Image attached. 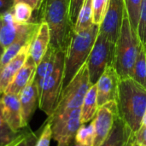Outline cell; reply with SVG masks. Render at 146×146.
Here are the masks:
<instances>
[{
	"instance_id": "obj_15",
	"label": "cell",
	"mask_w": 146,
	"mask_h": 146,
	"mask_svg": "<svg viewBox=\"0 0 146 146\" xmlns=\"http://www.w3.org/2000/svg\"><path fill=\"white\" fill-rule=\"evenodd\" d=\"M134 142V133L118 116L104 142L100 146H132Z\"/></svg>"
},
{
	"instance_id": "obj_30",
	"label": "cell",
	"mask_w": 146,
	"mask_h": 146,
	"mask_svg": "<svg viewBox=\"0 0 146 146\" xmlns=\"http://www.w3.org/2000/svg\"><path fill=\"white\" fill-rule=\"evenodd\" d=\"M38 136H39V133H38L37 132H35V133L32 132L27 127L26 134H25L23 139L21 140V142L20 143L19 146H35V143H36Z\"/></svg>"
},
{
	"instance_id": "obj_4",
	"label": "cell",
	"mask_w": 146,
	"mask_h": 146,
	"mask_svg": "<svg viewBox=\"0 0 146 146\" xmlns=\"http://www.w3.org/2000/svg\"><path fill=\"white\" fill-rule=\"evenodd\" d=\"M142 47L143 44L132 27L126 11L120 35L115 42L114 61V68L121 80L132 78L134 64Z\"/></svg>"
},
{
	"instance_id": "obj_7",
	"label": "cell",
	"mask_w": 146,
	"mask_h": 146,
	"mask_svg": "<svg viewBox=\"0 0 146 146\" xmlns=\"http://www.w3.org/2000/svg\"><path fill=\"white\" fill-rule=\"evenodd\" d=\"M115 50V43H113L105 36L98 33L86 61L92 86L97 84L107 67L114 66Z\"/></svg>"
},
{
	"instance_id": "obj_6",
	"label": "cell",
	"mask_w": 146,
	"mask_h": 146,
	"mask_svg": "<svg viewBox=\"0 0 146 146\" xmlns=\"http://www.w3.org/2000/svg\"><path fill=\"white\" fill-rule=\"evenodd\" d=\"M92 86L86 63L76 74L69 84L62 89L57 105L50 119L64 115L70 111L80 109L85 97Z\"/></svg>"
},
{
	"instance_id": "obj_26",
	"label": "cell",
	"mask_w": 146,
	"mask_h": 146,
	"mask_svg": "<svg viewBox=\"0 0 146 146\" xmlns=\"http://www.w3.org/2000/svg\"><path fill=\"white\" fill-rule=\"evenodd\" d=\"M108 4L109 0H92V18L94 24L100 26L103 22Z\"/></svg>"
},
{
	"instance_id": "obj_2",
	"label": "cell",
	"mask_w": 146,
	"mask_h": 146,
	"mask_svg": "<svg viewBox=\"0 0 146 146\" xmlns=\"http://www.w3.org/2000/svg\"><path fill=\"white\" fill-rule=\"evenodd\" d=\"M40 12V21L46 22L50 29V45L66 51L74 32L69 16V0H44Z\"/></svg>"
},
{
	"instance_id": "obj_16",
	"label": "cell",
	"mask_w": 146,
	"mask_h": 146,
	"mask_svg": "<svg viewBox=\"0 0 146 146\" xmlns=\"http://www.w3.org/2000/svg\"><path fill=\"white\" fill-rule=\"evenodd\" d=\"M27 24L16 23L12 16L11 10L0 17V44L6 49L20 35Z\"/></svg>"
},
{
	"instance_id": "obj_10",
	"label": "cell",
	"mask_w": 146,
	"mask_h": 146,
	"mask_svg": "<svg viewBox=\"0 0 146 146\" xmlns=\"http://www.w3.org/2000/svg\"><path fill=\"white\" fill-rule=\"evenodd\" d=\"M120 81L121 78L114 66L107 67L96 84L98 108L107 103L116 101Z\"/></svg>"
},
{
	"instance_id": "obj_29",
	"label": "cell",
	"mask_w": 146,
	"mask_h": 146,
	"mask_svg": "<svg viewBox=\"0 0 146 146\" xmlns=\"http://www.w3.org/2000/svg\"><path fill=\"white\" fill-rule=\"evenodd\" d=\"M85 0H69V16H70V21L74 26L80 10L84 3Z\"/></svg>"
},
{
	"instance_id": "obj_21",
	"label": "cell",
	"mask_w": 146,
	"mask_h": 146,
	"mask_svg": "<svg viewBox=\"0 0 146 146\" xmlns=\"http://www.w3.org/2000/svg\"><path fill=\"white\" fill-rule=\"evenodd\" d=\"M132 79L146 89V50L144 46L136 59Z\"/></svg>"
},
{
	"instance_id": "obj_39",
	"label": "cell",
	"mask_w": 146,
	"mask_h": 146,
	"mask_svg": "<svg viewBox=\"0 0 146 146\" xmlns=\"http://www.w3.org/2000/svg\"><path fill=\"white\" fill-rule=\"evenodd\" d=\"M7 146H8V145H7Z\"/></svg>"
},
{
	"instance_id": "obj_35",
	"label": "cell",
	"mask_w": 146,
	"mask_h": 146,
	"mask_svg": "<svg viewBox=\"0 0 146 146\" xmlns=\"http://www.w3.org/2000/svg\"><path fill=\"white\" fill-rule=\"evenodd\" d=\"M3 51H4V49H3V47L0 44V60H1V58H2V56H3Z\"/></svg>"
},
{
	"instance_id": "obj_5",
	"label": "cell",
	"mask_w": 146,
	"mask_h": 146,
	"mask_svg": "<svg viewBox=\"0 0 146 146\" xmlns=\"http://www.w3.org/2000/svg\"><path fill=\"white\" fill-rule=\"evenodd\" d=\"M65 51L57 50L55 65L51 73L40 83L38 91V108L50 117L57 105L62 91Z\"/></svg>"
},
{
	"instance_id": "obj_38",
	"label": "cell",
	"mask_w": 146,
	"mask_h": 146,
	"mask_svg": "<svg viewBox=\"0 0 146 146\" xmlns=\"http://www.w3.org/2000/svg\"><path fill=\"white\" fill-rule=\"evenodd\" d=\"M74 146H83V145H80V144H76V143H75V145H74Z\"/></svg>"
},
{
	"instance_id": "obj_33",
	"label": "cell",
	"mask_w": 146,
	"mask_h": 146,
	"mask_svg": "<svg viewBox=\"0 0 146 146\" xmlns=\"http://www.w3.org/2000/svg\"><path fill=\"white\" fill-rule=\"evenodd\" d=\"M15 3H25L31 6L33 10H40L44 0H15Z\"/></svg>"
},
{
	"instance_id": "obj_24",
	"label": "cell",
	"mask_w": 146,
	"mask_h": 146,
	"mask_svg": "<svg viewBox=\"0 0 146 146\" xmlns=\"http://www.w3.org/2000/svg\"><path fill=\"white\" fill-rule=\"evenodd\" d=\"M124 2L130 24L137 33L140 19V9L142 0H124Z\"/></svg>"
},
{
	"instance_id": "obj_11",
	"label": "cell",
	"mask_w": 146,
	"mask_h": 146,
	"mask_svg": "<svg viewBox=\"0 0 146 146\" xmlns=\"http://www.w3.org/2000/svg\"><path fill=\"white\" fill-rule=\"evenodd\" d=\"M3 116L9 127L15 133H20L24 127L19 95L4 92L0 98Z\"/></svg>"
},
{
	"instance_id": "obj_37",
	"label": "cell",
	"mask_w": 146,
	"mask_h": 146,
	"mask_svg": "<svg viewBox=\"0 0 146 146\" xmlns=\"http://www.w3.org/2000/svg\"><path fill=\"white\" fill-rule=\"evenodd\" d=\"M132 146H142V145H139L138 143H136L135 141L133 142V145Z\"/></svg>"
},
{
	"instance_id": "obj_14",
	"label": "cell",
	"mask_w": 146,
	"mask_h": 146,
	"mask_svg": "<svg viewBox=\"0 0 146 146\" xmlns=\"http://www.w3.org/2000/svg\"><path fill=\"white\" fill-rule=\"evenodd\" d=\"M50 44V29L46 22L39 21V26L31 42L29 56L35 62L36 66L41 61Z\"/></svg>"
},
{
	"instance_id": "obj_32",
	"label": "cell",
	"mask_w": 146,
	"mask_h": 146,
	"mask_svg": "<svg viewBox=\"0 0 146 146\" xmlns=\"http://www.w3.org/2000/svg\"><path fill=\"white\" fill-rule=\"evenodd\" d=\"M15 4V0H0V17L9 12Z\"/></svg>"
},
{
	"instance_id": "obj_25",
	"label": "cell",
	"mask_w": 146,
	"mask_h": 146,
	"mask_svg": "<svg viewBox=\"0 0 146 146\" xmlns=\"http://www.w3.org/2000/svg\"><path fill=\"white\" fill-rule=\"evenodd\" d=\"M1 93H0V98H1ZM19 133L14 132L6 121L4 120L2 110H1V104H0V146H7L11 144L18 136Z\"/></svg>"
},
{
	"instance_id": "obj_3",
	"label": "cell",
	"mask_w": 146,
	"mask_h": 146,
	"mask_svg": "<svg viewBox=\"0 0 146 146\" xmlns=\"http://www.w3.org/2000/svg\"><path fill=\"white\" fill-rule=\"evenodd\" d=\"M99 33V26L93 24L89 28L73 32L65 51L62 89L65 88L80 68L86 63L96 38Z\"/></svg>"
},
{
	"instance_id": "obj_34",
	"label": "cell",
	"mask_w": 146,
	"mask_h": 146,
	"mask_svg": "<svg viewBox=\"0 0 146 146\" xmlns=\"http://www.w3.org/2000/svg\"><path fill=\"white\" fill-rule=\"evenodd\" d=\"M27 128V127L23 128V129L19 133V134H18V136L16 137V139H15L11 144H9L8 146H19L20 143L21 142V140L23 139V138H24V136H25V134H26Z\"/></svg>"
},
{
	"instance_id": "obj_31",
	"label": "cell",
	"mask_w": 146,
	"mask_h": 146,
	"mask_svg": "<svg viewBox=\"0 0 146 146\" xmlns=\"http://www.w3.org/2000/svg\"><path fill=\"white\" fill-rule=\"evenodd\" d=\"M134 141L142 146H146V125L142 124L139 129L134 133Z\"/></svg>"
},
{
	"instance_id": "obj_20",
	"label": "cell",
	"mask_w": 146,
	"mask_h": 146,
	"mask_svg": "<svg viewBox=\"0 0 146 146\" xmlns=\"http://www.w3.org/2000/svg\"><path fill=\"white\" fill-rule=\"evenodd\" d=\"M93 24L94 23L92 18V0H85L80 10L77 21L74 26V32L78 33L86 30Z\"/></svg>"
},
{
	"instance_id": "obj_8",
	"label": "cell",
	"mask_w": 146,
	"mask_h": 146,
	"mask_svg": "<svg viewBox=\"0 0 146 146\" xmlns=\"http://www.w3.org/2000/svg\"><path fill=\"white\" fill-rule=\"evenodd\" d=\"M125 13L124 0H109L104 21L99 26V33L115 43L121 30Z\"/></svg>"
},
{
	"instance_id": "obj_19",
	"label": "cell",
	"mask_w": 146,
	"mask_h": 146,
	"mask_svg": "<svg viewBox=\"0 0 146 146\" xmlns=\"http://www.w3.org/2000/svg\"><path fill=\"white\" fill-rule=\"evenodd\" d=\"M57 50L50 45L48 50L38 62L36 67V71L34 74V81L37 86L43 82V80L51 73L53 70L55 61L56 57Z\"/></svg>"
},
{
	"instance_id": "obj_17",
	"label": "cell",
	"mask_w": 146,
	"mask_h": 146,
	"mask_svg": "<svg viewBox=\"0 0 146 146\" xmlns=\"http://www.w3.org/2000/svg\"><path fill=\"white\" fill-rule=\"evenodd\" d=\"M36 67L37 66L35 62L30 56H28L24 65L21 68V69L14 77L5 92L19 95L21 92L27 86V84L34 78Z\"/></svg>"
},
{
	"instance_id": "obj_36",
	"label": "cell",
	"mask_w": 146,
	"mask_h": 146,
	"mask_svg": "<svg viewBox=\"0 0 146 146\" xmlns=\"http://www.w3.org/2000/svg\"><path fill=\"white\" fill-rule=\"evenodd\" d=\"M143 124L146 125V112L145 114V116H144V120H143Z\"/></svg>"
},
{
	"instance_id": "obj_22",
	"label": "cell",
	"mask_w": 146,
	"mask_h": 146,
	"mask_svg": "<svg viewBox=\"0 0 146 146\" xmlns=\"http://www.w3.org/2000/svg\"><path fill=\"white\" fill-rule=\"evenodd\" d=\"M33 9L25 3H15L11 9L14 21L18 24H27L31 21Z\"/></svg>"
},
{
	"instance_id": "obj_1",
	"label": "cell",
	"mask_w": 146,
	"mask_h": 146,
	"mask_svg": "<svg viewBox=\"0 0 146 146\" xmlns=\"http://www.w3.org/2000/svg\"><path fill=\"white\" fill-rule=\"evenodd\" d=\"M119 117L136 133L146 112V89L132 78L121 80L116 99Z\"/></svg>"
},
{
	"instance_id": "obj_18",
	"label": "cell",
	"mask_w": 146,
	"mask_h": 146,
	"mask_svg": "<svg viewBox=\"0 0 146 146\" xmlns=\"http://www.w3.org/2000/svg\"><path fill=\"white\" fill-rule=\"evenodd\" d=\"M98 110L97 98V86L92 85L88 90L80 108L81 124H86L93 120Z\"/></svg>"
},
{
	"instance_id": "obj_13",
	"label": "cell",
	"mask_w": 146,
	"mask_h": 146,
	"mask_svg": "<svg viewBox=\"0 0 146 146\" xmlns=\"http://www.w3.org/2000/svg\"><path fill=\"white\" fill-rule=\"evenodd\" d=\"M30 44L25 45L21 51L9 61L3 68L0 69V93L3 94L13 80L14 77L21 68L24 65L29 56Z\"/></svg>"
},
{
	"instance_id": "obj_9",
	"label": "cell",
	"mask_w": 146,
	"mask_h": 146,
	"mask_svg": "<svg viewBox=\"0 0 146 146\" xmlns=\"http://www.w3.org/2000/svg\"><path fill=\"white\" fill-rule=\"evenodd\" d=\"M118 116L116 101L107 103L98 108V112L92 120L95 132L92 146H100L104 142Z\"/></svg>"
},
{
	"instance_id": "obj_27",
	"label": "cell",
	"mask_w": 146,
	"mask_h": 146,
	"mask_svg": "<svg viewBox=\"0 0 146 146\" xmlns=\"http://www.w3.org/2000/svg\"><path fill=\"white\" fill-rule=\"evenodd\" d=\"M139 38L146 50V0H142L140 9V19L139 22L138 31Z\"/></svg>"
},
{
	"instance_id": "obj_28",
	"label": "cell",
	"mask_w": 146,
	"mask_h": 146,
	"mask_svg": "<svg viewBox=\"0 0 146 146\" xmlns=\"http://www.w3.org/2000/svg\"><path fill=\"white\" fill-rule=\"evenodd\" d=\"M52 139L51 125L50 121L47 119L44 125L43 126L39 136L35 143V146H50V140Z\"/></svg>"
},
{
	"instance_id": "obj_23",
	"label": "cell",
	"mask_w": 146,
	"mask_h": 146,
	"mask_svg": "<svg viewBox=\"0 0 146 146\" xmlns=\"http://www.w3.org/2000/svg\"><path fill=\"white\" fill-rule=\"evenodd\" d=\"M94 125L92 121L88 124H81L75 135V143L83 146H92L94 141Z\"/></svg>"
},
{
	"instance_id": "obj_12",
	"label": "cell",
	"mask_w": 146,
	"mask_h": 146,
	"mask_svg": "<svg viewBox=\"0 0 146 146\" xmlns=\"http://www.w3.org/2000/svg\"><path fill=\"white\" fill-rule=\"evenodd\" d=\"M23 127H27L38 107V91L34 78L19 94Z\"/></svg>"
}]
</instances>
